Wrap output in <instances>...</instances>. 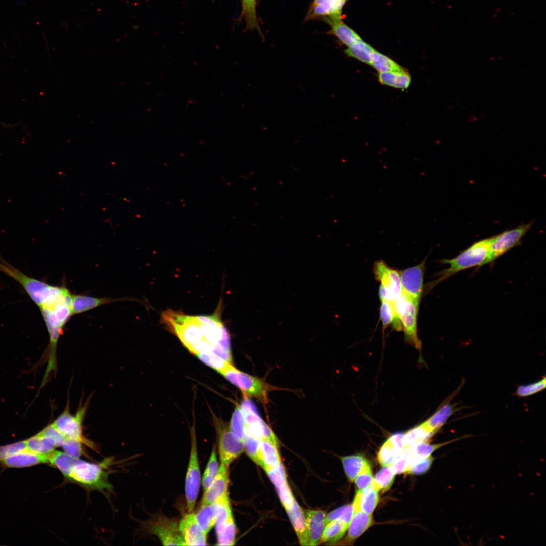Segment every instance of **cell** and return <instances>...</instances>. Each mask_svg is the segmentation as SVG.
I'll return each instance as SVG.
<instances>
[{"label":"cell","instance_id":"obj_10","mask_svg":"<svg viewBox=\"0 0 546 546\" xmlns=\"http://www.w3.org/2000/svg\"><path fill=\"white\" fill-rule=\"evenodd\" d=\"M531 225L532 223L522 224L491 237L489 255L485 264L495 261L510 249L520 244L522 238L531 228Z\"/></svg>","mask_w":546,"mask_h":546},{"label":"cell","instance_id":"obj_53","mask_svg":"<svg viewBox=\"0 0 546 546\" xmlns=\"http://www.w3.org/2000/svg\"><path fill=\"white\" fill-rule=\"evenodd\" d=\"M262 439L270 440L278 445V441L275 434L264 421L262 422Z\"/></svg>","mask_w":546,"mask_h":546},{"label":"cell","instance_id":"obj_20","mask_svg":"<svg viewBox=\"0 0 546 546\" xmlns=\"http://www.w3.org/2000/svg\"><path fill=\"white\" fill-rule=\"evenodd\" d=\"M48 454H41L28 449L14 454L1 462L11 468H22L48 463Z\"/></svg>","mask_w":546,"mask_h":546},{"label":"cell","instance_id":"obj_34","mask_svg":"<svg viewBox=\"0 0 546 546\" xmlns=\"http://www.w3.org/2000/svg\"><path fill=\"white\" fill-rule=\"evenodd\" d=\"M379 492L374 482L365 489L361 490L360 507L363 512L372 514L379 500Z\"/></svg>","mask_w":546,"mask_h":546},{"label":"cell","instance_id":"obj_51","mask_svg":"<svg viewBox=\"0 0 546 546\" xmlns=\"http://www.w3.org/2000/svg\"><path fill=\"white\" fill-rule=\"evenodd\" d=\"M276 489L282 505L285 509L287 508L295 499L288 482L284 486Z\"/></svg>","mask_w":546,"mask_h":546},{"label":"cell","instance_id":"obj_42","mask_svg":"<svg viewBox=\"0 0 546 546\" xmlns=\"http://www.w3.org/2000/svg\"><path fill=\"white\" fill-rule=\"evenodd\" d=\"M255 5L256 0H242V15L250 29H258Z\"/></svg>","mask_w":546,"mask_h":546},{"label":"cell","instance_id":"obj_43","mask_svg":"<svg viewBox=\"0 0 546 546\" xmlns=\"http://www.w3.org/2000/svg\"><path fill=\"white\" fill-rule=\"evenodd\" d=\"M196 356L203 363L215 370L218 373L230 363L211 352L200 353L196 354Z\"/></svg>","mask_w":546,"mask_h":546},{"label":"cell","instance_id":"obj_48","mask_svg":"<svg viewBox=\"0 0 546 546\" xmlns=\"http://www.w3.org/2000/svg\"><path fill=\"white\" fill-rule=\"evenodd\" d=\"M82 444H84L80 441L65 438L61 447L65 453L73 457L79 459L84 453Z\"/></svg>","mask_w":546,"mask_h":546},{"label":"cell","instance_id":"obj_44","mask_svg":"<svg viewBox=\"0 0 546 546\" xmlns=\"http://www.w3.org/2000/svg\"><path fill=\"white\" fill-rule=\"evenodd\" d=\"M265 471L276 488L287 483L285 471L281 462L275 466L265 469Z\"/></svg>","mask_w":546,"mask_h":546},{"label":"cell","instance_id":"obj_23","mask_svg":"<svg viewBox=\"0 0 546 546\" xmlns=\"http://www.w3.org/2000/svg\"><path fill=\"white\" fill-rule=\"evenodd\" d=\"M219 507L220 501L218 499L213 503L201 506L195 514L199 525L206 534L215 524Z\"/></svg>","mask_w":546,"mask_h":546},{"label":"cell","instance_id":"obj_9","mask_svg":"<svg viewBox=\"0 0 546 546\" xmlns=\"http://www.w3.org/2000/svg\"><path fill=\"white\" fill-rule=\"evenodd\" d=\"M214 423L221 464L229 466L243 451V442L223 421L216 418Z\"/></svg>","mask_w":546,"mask_h":546},{"label":"cell","instance_id":"obj_19","mask_svg":"<svg viewBox=\"0 0 546 546\" xmlns=\"http://www.w3.org/2000/svg\"><path fill=\"white\" fill-rule=\"evenodd\" d=\"M402 433H396L390 436L381 447L377 459L383 466H390L403 449Z\"/></svg>","mask_w":546,"mask_h":546},{"label":"cell","instance_id":"obj_39","mask_svg":"<svg viewBox=\"0 0 546 546\" xmlns=\"http://www.w3.org/2000/svg\"><path fill=\"white\" fill-rule=\"evenodd\" d=\"M218 469V463L214 448L212 451L203 476L202 485L204 491L213 481Z\"/></svg>","mask_w":546,"mask_h":546},{"label":"cell","instance_id":"obj_46","mask_svg":"<svg viewBox=\"0 0 546 546\" xmlns=\"http://www.w3.org/2000/svg\"><path fill=\"white\" fill-rule=\"evenodd\" d=\"M545 386L546 380L544 377L539 381L518 386L516 394L519 397H527L541 391L545 389Z\"/></svg>","mask_w":546,"mask_h":546},{"label":"cell","instance_id":"obj_24","mask_svg":"<svg viewBox=\"0 0 546 546\" xmlns=\"http://www.w3.org/2000/svg\"><path fill=\"white\" fill-rule=\"evenodd\" d=\"M378 80L383 85L399 89H406L410 85L411 76L404 69L401 71L381 72Z\"/></svg>","mask_w":546,"mask_h":546},{"label":"cell","instance_id":"obj_17","mask_svg":"<svg viewBox=\"0 0 546 546\" xmlns=\"http://www.w3.org/2000/svg\"><path fill=\"white\" fill-rule=\"evenodd\" d=\"M347 0H313L307 19L319 17H340Z\"/></svg>","mask_w":546,"mask_h":546},{"label":"cell","instance_id":"obj_47","mask_svg":"<svg viewBox=\"0 0 546 546\" xmlns=\"http://www.w3.org/2000/svg\"><path fill=\"white\" fill-rule=\"evenodd\" d=\"M236 526L234 520H232L224 529L217 535V545L231 546L235 544Z\"/></svg>","mask_w":546,"mask_h":546},{"label":"cell","instance_id":"obj_2","mask_svg":"<svg viewBox=\"0 0 546 546\" xmlns=\"http://www.w3.org/2000/svg\"><path fill=\"white\" fill-rule=\"evenodd\" d=\"M491 237L475 242L451 259H443L442 263L449 265L439 275L440 277L435 281L432 286L444 281L454 274L476 266L485 264L488 258Z\"/></svg>","mask_w":546,"mask_h":546},{"label":"cell","instance_id":"obj_5","mask_svg":"<svg viewBox=\"0 0 546 546\" xmlns=\"http://www.w3.org/2000/svg\"><path fill=\"white\" fill-rule=\"evenodd\" d=\"M395 310L404 331L405 340L417 349L421 348V342L417 334V317L419 304L403 292L393 302Z\"/></svg>","mask_w":546,"mask_h":546},{"label":"cell","instance_id":"obj_12","mask_svg":"<svg viewBox=\"0 0 546 546\" xmlns=\"http://www.w3.org/2000/svg\"><path fill=\"white\" fill-rule=\"evenodd\" d=\"M425 260L419 264L399 271L402 292L420 304L424 289Z\"/></svg>","mask_w":546,"mask_h":546},{"label":"cell","instance_id":"obj_31","mask_svg":"<svg viewBox=\"0 0 546 546\" xmlns=\"http://www.w3.org/2000/svg\"><path fill=\"white\" fill-rule=\"evenodd\" d=\"M456 411L454 405L446 403L438 408L424 423L435 432L440 429L447 422L449 417Z\"/></svg>","mask_w":546,"mask_h":546},{"label":"cell","instance_id":"obj_50","mask_svg":"<svg viewBox=\"0 0 546 546\" xmlns=\"http://www.w3.org/2000/svg\"><path fill=\"white\" fill-rule=\"evenodd\" d=\"M25 441L0 446V461L18 452L27 450Z\"/></svg>","mask_w":546,"mask_h":546},{"label":"cell","instance_id":"obj_36","mask_svg":"<svg viewBox=\"0 0 546 546\" xmlns=\"http://www.w3.org/2000/svg\"><path fill=\"white\" fill-rule=\"evenodd\" d=\"M375 50L362 40L348 47L345 50V52L348 56L355 58L363 63L370 65L372 55Z\"/></svg>","mask_w":546,"mask_h":546},{"label":"cell","instance_id":"obj_33","mask_svg":"<svg viewBox=\"0 0 546 546\" xmlns=\"http://www.w3.org/2000/svg\"><path fill=\"white\" fill-rule=\"evenodd\" d=\"M370 65L379 73L404 70L393 60L376 50L372 54Z\"/></svg>","mask_w":546,"mask_h":546},{"label":"cell","instance_id":"obj_41","mask_svg":"<svg viewBox=\"0 0 546 546\" xmlns=\"http://www.w3.org/2000/svg\"><path fill=\"white\" fill-rule=\"evenodd\" d=\"M412 461V458L409 448L405 447L390 466L395 474L405 473Z\"/></svg>","mask_w":546,"mask_h":546},{"label":"cell","instance_id":"obj_8","mask_svg":"<svg viewBox=\"0 0 546 546\" xmlns=\"http://www.w3.org/2000/svg\"><path fill=\"white\" fill-rule=\"evenodd\" d=\"M191 451L186 472L185 491L188 512L195 506L200 485V471L198 462L196 437L194 426L191 429Z\"/></svg>","mask_w":546,"mask_h":546},{"label":"cell","instance_id":"obj_7","mask_svg":"<svg viewBox=\"0 0 546 546\" xmlns=\"http://www.w3.org/2000/svg\"><path fill=\"white\" fill-rule=\"evenodd\" d=\"M69 408L67 405L52 424L65 438L77 440L94 448L93 443L86 439L82 432V421L86 413V405L80 406L75 415L71 414Z\"/></svg>","mask_w":546,"mask_h":546},{"label":"cell","instance_id":"obj_37","mask_svg":"<svg viewBox=\"0 0 546 546\" xmlns=\"http://www.w3.org/2000/svg\"><path fill=\"white\" fill-rule=\"evenodd\" d=\"M244 450L249 457L257 465L263 468L262 460L260 440L249 435H246L242 440Z\"/></svg>","mask_w":546,"mask_h":546},{"label":"cell","instance_id":"obj_25","mask_svg":"<svg viewBox=\"0 0 546 546\" xmlns=\"http://www.w3.org/2000/svg\"><path fill=\"white\" fill-rule=\"evenodd\" d=\"M25 441L28 450L41 454H48L58 447L53 438L39 432Z\"/></svg>","mask_w":546,"mask_h":546},{"label":"cell","instance_id":"obj_28","mask_svg":"<svg viewBox=\"0 0 546 546\" xmlns=\"http://www.w3.org/2000/svg\"><path fill=\"white\" fill-rule=\"evenodd\" d=\"M349 524L339 519L330 521L325 525L318 544L337 542L345 534Z\"/></svg>","mask_w":546,"mask_h":546},{"label":"cell","instance_id":"obj_13","mask_svg":"<svg viewBox=\"0 0 546 546\" xmlns=\"http://www.w3.org/2000/svg\"><path fill=\"white\" fill-rule=\"evenodd\" d=\"M360 493L361 490L356 491L352 503L353 515L347 529V534L342 541L343 544H353L373 524L372 514L363 512L360 508Z\"/></svg>","mask_w":546,"mask_h":546},{"label":"cell","instance_id":"obj_16","mask_svg":"<svg viewBox=\"0 0 546 546\" xmlns=\"http://www.w3.org/2000/svg\"><path fill=\"white\" fill-rule=\"evenodd\" d=\"M133 298L122 297L119 298H98L83 295H73L72 296V311L73 315L83 313L92 309L112 302L134 301Z\"/></svg>","mask_w":546,"mask_h":546},{"label":"cell","instance_id":"obj_30","mask_svg":"<svg viewBox=\"0 0 546 546\" xmlns=\"http://www.w3.org/2000/svg\"><path fill=\"white\" fill-rule=\"evenodd\" d=\"M380 308V317L383 329L392 325L393 328L397 331L402 330L400 321L394 309L393 302L382 300Z\"/></svg>","mask_w":546,"mask_h":546},{"label":"cell","instance_id":"obj_35","mask_svg":"<svg viewBox=\"0 0 546 546\" xmlns=\"http://www.w3.org/2000/svg\"><path fill=\"white\" fill-rule=\"evenodd\" d=\"M344 472L349 480L354 481L367 460L359 455H353L341 458Z\"/></svg>","mask_w":546,"mask_h":546},{"label":"cell","instance_id":"obj_40","mask_svg":"<svg viewBox=\"0 0 546 546\" xmlns=\"http://www.w3.org/2000/svg\"><path fill=\"white\" fill-rule=\"evenodd\" d=\"M229 427L232 432L242 441L245 436V423L240 405H237L232 416Z\"/></svg>","mask_w":546,"mask_h":546},{"label":"cell","instance_id":"obj_11","mask_svg":"<svg viewBox=\"0 0 546 546\" xmlns=\"http://www.w3.org/2000/svg\"><path fill=\"white\" fill-rule=\"evenodd\" d=\"M147 530L156 536L164 545H186L179 523L173 519L160 517L145 524Z\"/></svg>","mask_w":546,"mask_h":546},{"label":"cell","instance_id":"obj_18","mask_svg":"<svg viewBox=\"0 0 546 546\" xmlns=\"http://www.w3.org/2000/svg\"><path fill=\"white\" fill-rule=\"evenodd\" d=\"M302 545H310L308 535L306 518L301 507L295 499L291 505L285 509Z\"/></svg>","mask_w":546,"mask_h":546},{"label":"cell","instance_id":"obj_14","mask_svg":"<svg viewBox=\"0 0 546 546\" xmlns=\"http://www.w3.org/2000/svg\"><path fill=\"white\" fill-rule=\"evenodd\" d=\"M179 529L186 545H207L206 534L199 525L195 514L189 512L181 520Z\"/></svg>","mask_w":546,"mask_h":546},{"label":"cell","instance_id":"obj_26","mask_svg":"<svg viewBox=\"0 0 546 546\" xmlns=\"http://www.w3.org/2000/svg\"><path fill=\"white\" fill-rule=\"evenodd\" d=\"M467 436H463L444 442L434 444H429L427 442H420L413 443L407 446L408 447L412 456V463L429 457L438 449L453 442L465 438Z\"/></svg>","mask_w":546,"mask_h":546},{"label":"cell","instance_id":"obj_38","mask_svg":"<svg viewBox=\"0 0 546 546\" xmlns=\"http://www.w3.org/2000/svg\"><path fill=\"white\" fill-rule=\"evenodd\" d=\"M395 475L390 466L383 467L374 478V484L379 491L385 492L391 487Z\"/></svg>","mask_w":546,"mask_h":546},{"label":"cell","instance_id":"obj_1","mask_svg":"<svg viewBox=\"0 0 546 546\" xmlns=\"http://www.w3.org/2000/svg\"><path fill=\"white\" fill-rule=\"evenodd\" d=\"M220 307L210 315H190L167 309L161 321L185 347L196 355L211 352L221 356L231 349L229 333L221 320Z\"/></svg>","mask_w":546,"mask_h":546},{"label":"cell","instance_id":"obj_32","mask_svg":"<svg viewBox=\"0 0 546 546\" xmlns=\"http://www.w3.org/2000/svg\"><path fill=\"white\" fill-rule=\"evenodd\" d=\"M277 445L266 439L260 440V448L263 469L274 467L281 462Z\"/></svg>","mask_w":546,"mask_h":546},{"label":"cell","instance_id":"obj_52","mask_svg":"<svg viewBox=\"0 0 546 546\" xmlns=\"http://www.w3.org/2000/svg\"><path fill=\"white\" fill-rule=\"evenodd\" d=\"M349 504L339 507L338 508L330 512L325 518V524L336 519H339L343 515L347 509Z\"/></svg>","mask_w":546,"mask_h":546},{"label":"cell","instance_id":"obj_27","mask_svg":"<svg viewBox=\"0 0 546 546\" xmlns=\"http://www.w3.org/2000/svg\"><path fill=\"white\" fill-rule=\"evenodd\" d=\"M48 463L58 469L67 479L78 458L73 457L65 452L54 450L48 455Z\"/></svg>","mask_w":546,"mask_h":546},{"label":"cell","instance_id":"obj_4","mask_svg":"<svg viewBox=\"0 0 546 546\" xmlns=\"http://www.w3.org/2000/svg\"><path fill=\"white\" fill-rule=\"evenodd\" d=\"M219 373L239 388L244 396H253L264 403L267 402L268 394L271 390V386L262 380L240 371L232 363L229 364Z\"/></svg>","mask_w":546,"mask_h":546},{"label":"cell","instance_id":"obj_29","mask_svg":"<svg viewBox=\"0 0 546 546\" xmlns=\"http://www.w3.org/2000/svg\"><path fill=\"white\" fill-rule=\"evenodd\" d=\"M436 432L423 422L403 434L402 441L404 447L417 442H427Z\"/></svg>","mask_w":546,"mask_h":546},{"label":"cell","instance_id":"obj_6","mask_svg":"<svg viewBox=\"0 0 546 546\" xmlns=\"http://www.w3.org/2000/svg\"><path fill=\"white\" fill-rule=\"evenodd\" d=\"M373 272L376 280L380 283L379 296L381 301L394 302L400 297L402 288L399 271L380 260L374 264Z\"/></svg>","mask_w":546,"mask_h":546},{"label":"cell","instance_id":"obj_3","mask_svg":"<svg viewBox=\"0 0 546 546\" xmlns=\"http://www.w3.org/2000/svg\"><path fill=\"white\" fill-rule=\"evenodd\" d=\"M107 462L95 464L79 459L67 479L89 489L111 492L113 486L109 481L108 473L105 470Z\"/></svg>","mask_w":546,"mask_h":546},{"label":"cell","instance_id":"obj_21","mask_svg":"<svg viewBox=\"0 0 546 546\" xmlns=\"http://www.w3.org/2000/svg\"><path fill=\"white\" fill-rule=\"evenodd\" d=\"M310 545L318 544L325 526L326 513L321 510H308L305 514Z\"/></svg>","mask_w":546,"mask_h":546},{"label":"cell","instance_id":"obj_22","mask_svg":"<svg viewBox=\"0 0 546 546\" xmlns=\"http://www.w3.org/2000/svg\"><path fill=\"white\" fill-rule=\"evenodd\" d=\"M328 20L331 26L330 32L347 47L362 40L355 31L342 21L341 17L328 19Z\"/></svg>","mask_w":546,"mask_h":546},{"label":"cell","instance_id":"obj_49","mask_svg":"<svg viewBox=\"0 0 546 546\" xmlns=\"http://www.w3.org/2000/svg\"><path fill=\"white\" fill-rule=\"evenodd\" d=\"M434 460V458L431 455L414 462L411 463L405 473L415 475L425 473L430 469Z\"/></svg>","mask_w":546,"mask_h":546},{"label":"cell","instance_id":"obj_45","mask_svg":"<svg viewBox=\"0 0 546 546\" xmlns=\"http://www.w3.org/2000/svg\"><path fill=\"white\" fill-rule=\"evenodd\" d=\"M374 481L371 466L367 460L354 481L358 490H363L370 486Z\"/></svg>","mask_w":546,"mask_h":546},{"label":"cell","instance_id":"obj_15","mask_svg":"<svg viewBox=\"0 0 546 546\" xmlns=\"http://www.w3.org/2000/svg\"><path fill=\"white\" fill-rule=\"evenodd\" d=\"M228 467L221 464L217 474L209 487L205 491L201 505L210 504L228 494L229 482Z\"/></svg>","mask_w":546,"mask_h":546}]
</instances>
